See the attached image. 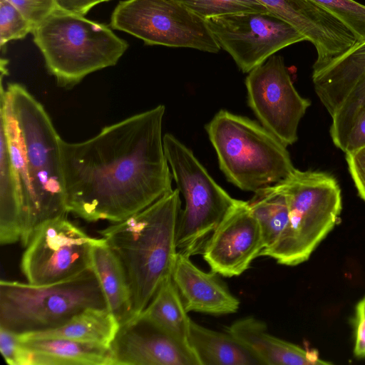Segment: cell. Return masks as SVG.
<instances>
[{
	"label": "cell",
	"instance_id": "5b68a950",
	"mask_svg": "<svg viewBox=\"0 0 365 365\" xmlns=\"http://www.w3.org/2000/svg\"><path fill=\"white\" fill-rule=\"evenodd\" d=\"M205 130L227 180L245 191L274 185L294 170L287 146L261 124L226 110Z\"/></svg>",
	"mask_w": 365,
	"mask_h": 365
},
{
	"label": "cell",
	"instance_id": "cb8c5ba5",
	"mask_svg": "<svg viewBox=\"0 0 365 365\" xmlns=\"http://www.w3.org/2000/svg\"><path fill=\"white\" fill-rule=\"evenodd\" d=\"M180 294L168 277L160 286L150 303L140 314L168 334L189 344L191 319Z\"/></svg>",
	"mask_w": 365,
	"mask_h": 365
},
{
	"label": "cell",
	"instance_id": "ba28073f",
	"mask_svg": "<svg viewBox=\"0 0 365 365\" xmlns=\"http://www.w3.org/2000/svg\"><path fill=\"white\" fill-rule=\"evenodd\" d=\"M165 155L177 189L185 200L177 230L178 251L202 254L217 225L237 200L210 176L192 151L171 134L163 135Z\"/></svg>",
	"mask_w": 365,
	"mask_h": 365
},
{
	"label": "cell",
	"instance_id": "9a60e30c",
	"mask_svg": "<svg viewBox=\"0 0 365 365\" xmlns=\"http://www.w3.org/2000/svg\"><path fill=\"white\" fill-rule=\"evenodd\" d=\"M110 348L114 365H200L190 346L141 314L120 324Z\"/></svg>",
	"mask_w": 365,
	"mask_h": 365
},
{
	"label": "cell",
	"instance_id": "7402d4cb",
	"mask_svg": "<svg viewBox=\"0 0 365 365\" xmlns=\"http://www.w3.org/2000/svg\"><path fill=\"white\" fill-rule=\"evenodd\" d=\"M119 327L118 321L108 308H90L59 327L17 336L21 341L61 338L110 346Z\"/></svg>",
	"mask_w": 365,
	"mask_h": 365
},
{
	"label": "cell",
	"instance_id": "4dcf8cb0",
	"mask_svg": "<svg viewBox=\"0 0 365 365\" xmlns=\"http://www.w3.org/2000/svg\"><path fill=\"white\" fill-rule=\"evenodd\" d=\"M345 156L357 192L365 201V145L346 152Z\"/></svg>",
	"mask_w": 365,
	"mask_h": 365
},
{
	"label": "cell",
	"instance_id": "7a4b0ae2",
	"mask_svg": "<svg viewBox=\"0 0 365 365\" xmlns=\"http://www.w3.org/2000/svg\"><path fill=\"white\" fill-rule=\"evenodd\" d=\"M0 122L6 137L22 205L21 242L44 222L67 216L61 137L42 104L22 85L1 80Z\"/></svg>",
	"mask_w": 365,
	"mask_h": 365
},
{
	"label": "cell",
	"instance_id": "d6a6232c",
	"mask_svg": "<svg viewBox=\"0 0 365 365\" xmlns=\"http://www.w3.org/2000/svg\"><path fill=\"white\" fill-rule=\"evenodd\" d=\"M354 354L359 358L365 357V297L356 307Z\"/></svg>",
	"mask_w": 365,
	"mask_h": 365
},
{
	"label": "cell",
	"instance_id": "603a6c76",
	"mask_svg": "<svg viewBox=\"0 0 365 365\" xmlns=\"http://www.w3.org/2000/svg\"><path fill=\"white\" fill-rule=\"evenodd\" d=\"M23 230L22 205L4 129L0 127V243L21 240Z\"/></svg>",
	"mask_w": 365,
	"mask_h": 365
},
{
	"label": "cell",
	"instance_id": "484cf974",
	"mask_svg": "<svg viewBox=\"0 0 365 365\" xmlns=\"http://www.w3.org/2000/svg\"><path fill=\"white\" fill-rule=\"evenodd\" d=\"M365 109V75L356 83L344 101L331 117L329 134L334 145L346 150L347 139L352 126Z\"/></svg>",
	"mask_w": 365,
	"mask_h": 365
},
{
	"label": "cell",
	"instance_id": "8fae6325",
	"mask_svg": "<svg viewBox=\"0 0 365 365\" xmlns=\"http://www.w3.org/2000/svg\"><path fill=\"white\" fill-rule=\"evenodd\" d=\"M220 48L243 73H249L279 50L306 38L267 11H245L205 19Z\"/></svg>",
	"mask_w": 365,
	"mask_h": 365
},
{
	"label": "cell",
	"instance_id": "52a82bcc",
	"mask_svg": "<svg viewBox=\"0 0 365 365\" xmlns=\"http://www.w3.org/2000/svg\"><path fill=\"white\" fill-rule=\"evenodd\" d=\"M90 308H108L91 268L47 284L0 282V327L16 334L59 327Z\"/></svg>",
	"mask_w": 365,
	"mask_h": 365
},
{
	"label": "cell",
	"instance_id": "83f0119b",
	"mask_svg": "<svg viewBox=\"0 0 365 365\" xmlns=\"http://www.w3.org/2000/svg\"><path fill=\"white\" fill-rule=\"evenodd\" d=\"M196 15L209 18L245 11H267L256 0H175Z\"/></svg>",
	"mask_w": 365,
	"mask_h": 365
},
{
	"label": "cell",
	"instance_id": "5bb4252c",
	"mask_svg": "<svg viewBox=\"0 0 365 365\" xmlns=\"http://www.w3.org/2000/svg\"><path fill=\"white\" fill-rule=\"evenodd\" d=\"M290 24L315 47L313 71L344 54L358 42L340 21L309 0H256Z\"/></svg>",
	"mask_w": 365,
	"mask_h": 365
},
{
	"label": "cell",
	"instance_id": "f1b7e54d",
	"mask_svg": "<svg viewBox=\"0 0 365 365\" xmlns=\"http://www.w3.org/2000/svg\"><path fill=\"white\" fill-rule=\"evenodd\" d=\"M32 24L8 0H0V47L9 41L24 38L34 31Z\"/></svg>",
	"mask_w": 365,
	"mask_h": 365
},
{
	"label": "cell",
	"instance_id": "44dd1931",
	"mask_svg": "<svg viewBox=\"0 0 365 365\" xmlns=\"http://www.w3.org/2000/svg\"><path fill=\"white\" fill-rule=\"evenodd\" d=\"M189 344L200 365H263L261 360L228 332L190 322Z\"/></svg>",
	"mask_w": 365,
	"mask_h": 365
},
{
	"label": "cell",
	"instance_id": "d4e9b609",
	"mask_svg": "<svg viewBox=\"0 0 365 365\" xmlns=\"http://www.w3.org/2000/svg\"><path fill=\"white\" fill-rule=\"evenodd\" d=\"M247 201L261 229L264 249L273 246L287 225L289 212L286 199L274 185L254 192Z\"/></svg>",
	"mask_w": 365,
	"mask_h": 365
},
{
	"label": "cell",
	"instance_id": "e575fe53",
	"mask_svg": "<svg viewBox=\"0 0 365 365\" xmlns=\"http://www.w3.org/2000/svg\"><path fill=\"white\" fill-rule=\"evenodd\" d=\"M109 0H56L60 9L79 15H85L96 4Z\"/></svg>",
	"mask_w": 365,
	"mask_h": 365
},
{
	"label": "cell",
	"instance_id": "3957f363",
	"mask_svg": "<svg viewBox=\"0 0 365 365\" xmlns=\"http://www.w3.org/2000/svg\"><path fill=\"white\" fill-rule=\"evenodd\" d=\"M181 200L176 188L144 210L98 231L120 261L131 292L134 317L171 274L178 253Z\"/></svg>",
	"mask_w": 365,
	"mask_h": 365
},
{
	"label": "cell",
	"instance_id": "ffe728a7",
	"mask_svg": "<svg viewBox=\"0 0 365 365\" xmlns=\"http://www.w3.org/2000/svg\"><path fill=\"white\" fill-rule=\"evenodd\" d=\"M91 267L98 279L108 309L119 324L133 319L132 296L125 271L104 238L92 248Z\"/></svg>",
	"mask_w": 365,
	"mask_h": 365
},
{
	"label": "cell",
	"instance_id": "4316f807",
	"mask_svg": "<svg viewBox=\"0 0 365 365\" xmlns=\"http://www.w3.org/2000/svg\"><path fill=\"white\" fill-rule=\"evenodd\" d=\"M340 21L357 40L365 42V5L355 0H309Z\"/></svg>",
	"mask_w": 365,
	"mask_h": 365
},
{
	"label": "cell",
	"instance_id": "6da1fadb",
	"mask_svg": "<svg viewBox=\"0 0 365 365\" xmlns=\"http://www.w3.org/2000/svg\"><path fill=\"white\" fill-rule=\"evenodd\" d=\"M165 106L104 127L59 150L68 212L87 222H120L172 191L162 134Z\"/></svg>",
	"mask_w": 365,
	"mask_h": 365
},
{
	"label": "cell",
	"instance_id": "1f68e13d",
	"mask_svg": "<svg viewBox=\"0 0 365 365\" xmlns=\"http://www.w3.org/2000/svg\"><path fill=\"white\" fill-rule=\"evenodd\" d=\"M20 344L16 334L0 327V351L9 364L16 365Z\"/></svg>",
	"mask_w": 365,
	"mask_h": 365
},
{
	"label": "cell",
	"instance_id": "4fadbf2b",
	"mask_svg": "<svg viewBox=\"0 0 365 365\" xmlns=\"http://www.w3.org/2000/svg\"><path fill=\"white\" fill-rule=\"evenodd\" d=\"M264 248L247 201L237 200L208 237L202 255L210 269L227 277L244 273Z\"/></svg>",
	"mask_w": 365,
	"mask_h": 365
},
{
	"label": "cell",
	"instance_id": "f546056e",
	"mask_svg": "<svg viewBox=\"0 0 365 365\" xmlns=\"http://www.w3.org/2000/svg\"><path fill=\"white\" fill-rule=\"evenodd\" d=\"M35 29L58 7L56 0H8Z\"/></svg>",
	"mask_w": 365,
	"mask_h": 365
},
{
	"label": "cell",
	"instance_id": "e0dca14e",
	"mask_svg": "<svg viewBox=\"0 0 365 365\" xmlns=\"http://www.w3.org/2000/svg\"><path fill=\"white\" fill-rule=\"evenodd\" d=\"M17 365H114L110 346L61 338L20 340Z\"/></svg>",
	"mask_w": 365,
	"mask_h": 365
},
{
	"label": "cell",
	"instance_id": "836d02e7",
	"mask_svg": "<svg viewBox=\"0 0 365 365\" xmlns=\"http://www.w3.org/2000/svg\"><path fill=\"white\" fill-rule=\"evenodd\" d=\"M365 145V109L356 119L349 135L344 153Z\"/></svg>",
	"mask_w": 365,
	"mask_h": 365
},
{
	"label": "cell",
	"instance_id": "d6986e66",
	"mask_svg": "<svg viewBox=\"0 0 365 365\" xmlns=\"http://www.w3.org/2000/svg\"><path fill=\"white\" fill-rule=\"evenodd\" d=\"M365 75V42L356 43L320 69L313 71L315 93L331 117Z\"/></svg>",
	"mask_w": 365,
	"mask_h": 365
},
{
	"label": "cell",
	"instance_id": "8992f818",
	"mask_svg": "<svg viewBox=\"0 0 365 365\" xmlns=\"http://www.w3.org/2000/svg\"><path fill=\"white\" fill-rule=\"evenodd\" d=\"M32 34L47 69L64 87L115 65L128 47L106 25L59 8Z\"/></svg>",
	"mask_w": 365,
	"mask_h": 365
},
{
	"label": "cell",
	"instance_id": "9c48e42d",
	"mask_svg": "<svg viewBox=\"0 0 365 365\" xmlns=\"http://www.w3.org/2000/svg\"><path fill=\"white\" fill-rule=\"evenodd\" d=\"M110 26L148 45L209 53L221 49L205 20L175 0L120 1L112 13Z\"/></svg>",
	"mask_w": 365,
	"mask_h": 365
},
{
	"label": "cell",
	"instance_id": "30bf717a",
	"mask_svg": "<svg viewBox=\"0 0 365 365\" xmlns=\"http://www.w3.org/2000/svg\"><path fill=\"white\" fill-rule=\"evenodd\" d=\"M103 238L90 237L63 216L35 229L22 255L20 267L29 283L61 281L91 269L93 247Z\"/></svg>",
	"mask_w": 365,
	"mask_h": 365
},
{
	"label": "cell",
	"instance_id": "277c9868",
	"mask_svg": "<svg viewBox=\"0 0 365 365\" xmlns=\"http://www.w3.org/2000/svg\"><path fill=\"white\" fill-rule=\"evenodd\" d=\"M274 185L286 199L289 220L278 241L259 257L296 266L310 257L336 224L342 210L341 188L329 173L297 168Z\"/></svg>",
	"mask_w": 365,
	"mask_h": 365
},
{
	"label": "cell",
	"instance_id": "ac0fdd59",
	"mask_svg": "<svg viewBox=\"0 0 365 365\" xmlns=\"http://www.w3.org/2000/svg\"><path fill=\"white\" fill-rule=\"evenodd\" d=\"M226 331L254 353L263 365L330 364L322 360L314 350L304 349L272 335L264 322L253 317L235 321L226 328Z\"/></svg>",
	"mask_w": 365,
	"mask_h": 365
},
{
	"label": "cell",
	"instance_id": "2e32d148",
	"mask_svg": "<svg viewBox=\"0 0 365 365\" xmlns=\"http://www.w3.org/2000/svg\"><path fill=\"white\" fill-rule=\"evenodd\" d=\"M219 275L200 269L190 256L178 252L170 277L187 312L222 315L238 311L239 299Z\"/></svg>",
	"mask_w": 365,
	"mask_h": 365
},
{
	"label": "cell",
	"instance_id": "7c38bea8",
	"mask_svg": "<svg viewBox=\"0 0 365 365\" xmlns=\"http://www.w3.org/2000/svg\"><path fill=\"white\" fill-rule=\"evenodd\" d=\"M245 86L248 104L260 124L287 147L294 144L311 102L295 88L283 58L274 54L255 67Z\"/></svg>",
	"mask_w": 365,
	"mask_h": 365
}]
</instances>
